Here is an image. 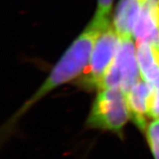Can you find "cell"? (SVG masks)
Listing matches in <instances>:
<instances>
[{
    "label": "cell",
    "mask_w": 159,
    "mask_h": 159,
    "mask_svg": "<svg viewBox=\"0 0 159 159\" xmlns=\"http://www.w3.org/2000/svg\"><path fill=\"white\" fill-rule=\"evenodd\" d=\"M104 30L91 22L66 50L44 83L20 108L10 123L13 124L17 121L50 91L81 75L89 64L95 42Z\"/></svg>",
    "instance_id": "obj_1"
},
{
    "label": "cell",
    "mask_w": 159,
    "mask_h": 159,
    "mask_svg": "<svg viewBox=\"0 0 159 159\" xmlns=\"http://www.w3.org/2000/svg\"><path fill=\"white\" fill-rule=\"evenodd\" d=\"M129 119L125 93L118 88L102 89L93 104L87 125L121 135Z\"/></svg>",
    "instance_id": "obj_2"
},
{
    "label": "cell",
    "mask_w": 159,
    "mask_h": 159,
    "mask_svg": "<svg viewBox=\"0 0 159 159\" xmlns=\"http://www.w3.org/2000/svg\"><path fill=\"white\" fill-rule=\"evenodd\" d=\"M120 38L112 25H110L97 39L89 62L81 74L79 84L85 89H100L107 70L119 49Z\"/></svg>",
    "instance_id": "obj_3"
},
{
    "label": "cell",
    "mask_w": 159,
    "mask_h": 159,
    "mask_svg": "<svg viewBox=\"0 0 159 159\" xmlns=\"http://www.w3.org/2000/svg\"><path fill=\"white\" fill-rule=\"evenodd\" d=\"M140 79L136 46L132 39H120L116 55L103 78L100 89L118 88L127 93Z\"/></svg>",
    "instance_id": "obj_4"
},
{
    "label": "cell",
    "mask_w": 159,
    "mask_h": 159,
    "mask_svg": "<svg viewBox=\"0 0 159 159\" xmlns=\"http://www.w3.org/2000/svg\"><path fill=\"white\" fill-rule=\"evenodd\" d=\"M141 78L153 91V118H159V50L148 43L136 44Z\"/></svg>",
    "instance_id": "obj_5"
},
{
    "label": "cell",
    "mask_w": 159,
    "mask_h": 159,
    "mask_svg": "<svg viewBox=\"0 0 159 159\" xmlns=\"http://www.w3.org/2000/svg\"><path fill=\"white\" fill-rule=\"evenodd\" d=\"M126 98L132 119L136 127L145 131L148 120L153 118V91L141 78L126 93Z\"/></svg>",
    "instance_id": "obj_6"
},
{
    "label": "cell",
    "mask_w": 159,
    "mask_h": 159,
    "mask_svg": "<svg viewBox=\"0 0 159 159\" xmlns=\"http://www.w3.org/2000/svg\"><path fill=\"white\" fill-rule=\"evenodd\" d=\"M136 44L148 43L159 50V0L142 4L134 29Z\"/></svg>",
    "instance_id": "obj_7"
},
{
    "label": "cell",
    "mask_w": 159,
    "mask_h": 159,
    "mask_svg": "<svg viewBox=\"0 0 159 159\" xmlns=\"http://www.w3.org/2000/svg\"><path fill=\"white\" fill-rule=\"evenodd\" d=\"M142 3L140 0H119L115 9L113 27L120 39H132Z\"/></svg>",
    "instance_id": "obj_8"
},
{
    "label": "cell",
    "mask_w": 159,
    "mask_h": 159,
    "mask_svg": "<svg viewBox=\"0 0 159 159\" xmlns=\"http://www.w3.org/2000/svg\"><path fill=\"white\" fill-rule=\"evenodd\" d=\"M114 0H98V7L91 22L105 30L110 25V15Z\"/></svg>",
    "instance_id": "obj_9"
},
{
    "label": "cell",
    "mask_w": 159,
    "mask_h": 159,
    "mask_svg": "<svg viewBox=\"0 0 159 159\" xmlns=\"http://www.w3.org/2000/svg\"><path fill=\"white\" fill-rule=\"evenodd\" d=\"M146 138L155 159H159V118H154L147 126Z\"/></svg>",
    "instance_id": "obj_10"
},
{
    "label": "cell",
    "mask_w": 159,
    "mask_h": 159,
    "mask_svg": "<svg viewBox=\"0 0 159 159\" xmlns=\"http://www.w3.org/2000/svg\"><path fill=\"white\" fill-rule=\"evenodd\" d=\"M140 2H141V3H142V4H143V3H144V2H145L146 0H140Z\"/></svg>",
    "instance_id": "obj_11"
}]
</instances>
